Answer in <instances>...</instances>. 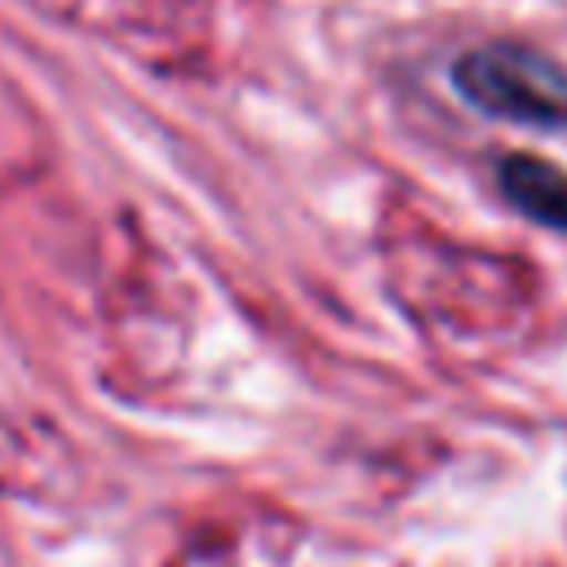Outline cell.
<instances>
[{
	"label": "cell",
	"mask_w": 567,
	"mask_h": 567,
	"mask_svg": "<svg viewBox=\"0 0 567 567\" xmlns=\"http://www.w3.org/2000/svg\"><path fill=\"white\" fill-rule=\"evenodd\" d=\"M452 84L483 115L536 128H567V66L532 44H478L456 58Z\"/></svg>",
	"instance_id": "6da1fadb"
},
{
	"label": "cell",
	"mask_w": 567,
	"mask_h": 567,
	"mask_svg": "<svg viewBox=\"0 0 567 567\" xmlns=\"http://www.w3.org/2000/svg\"><path fill=\"white\" fill-rule=\"evenodd\" d=\"M505 199L540 226L567 230V173L540 155H505L496 173Z\"/></svg>",
	"instance_id": "7a4b0ae2"
}]
</instances>
